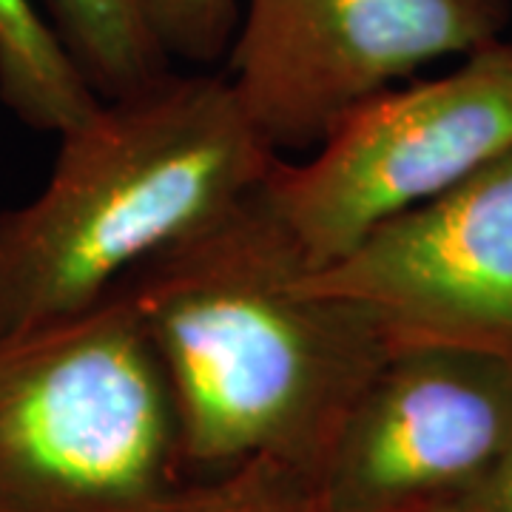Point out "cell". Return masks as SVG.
Wrapping results in <instances>:
<instances>
[{
  "label": "cell",
  "mask_w": 512,
  "mask_h": 512,
  "mask_svg": "<svg viewBox=\"0 0 512 512\" xmlns=\"http://www.w3.org/2000/svg\"><path fill=\"white\" fill-rule=\"evenodd\" d=\"M308 271L259 185L120 282L171 387L185 476L271 458L319 478L393 342Z\"/></svg>",
  "instance_id": "6da1fadb"
},
{
  "label": "cell",
  "mask_w": 512,
  "mask_h": 512,
  "mask_svg": "<svg viewBox=\"0 0 512 512\" xmlns=\"http://www.w3.org/2000/svg\"><path fill=\"white\" fill-rule=\"evenodd\" d=\"M57 137L40 194L0 214V333L92 308L245 200L279 160L225 74L168 72Z\"/></svg>",
  "instance_id": "7a4b0ae2"
},
{
  "label": "cell",
  "mask_w": 512,
  "mask_h": 512,
  "mask_svg": "<svg viewBox=\"0 0 512 512\" xmlns=\"http://www.w3.org/2000/svg\"><path fill=\"white\" fill-rule=\"evenodd\" d=\"M183 478L174 396L123 285L0 333V512H106Z\"/></svg>",
  "instance_id": "3957f363"
},
{
  "label": "cell",
  "mask_w": 512,
  "mask_h": 512,
  "mask_svg": "<svg viewBox=\"0 0 512 512\" xmlns=\"http://www.w3.org/2000/svg\"><path fill=\"white\" fill-rule=\"evenodd\" d=\"M512 148V40L453 72L384 89L345 111L305 163L276 160L262 183L313 271L387 220L433 200Z\"/></svg>",
  "instance_id": "277c9868"
},
{
  "label": "cell",
  "mask_w": 512,
  "mask_h": 512,
  "mask_svg": "<svg viewBox=\"0 0 512 512\" xmlns=\"http://www.w3.org/2000/svg\"><path fill=\"white\" fill-rule=\"evenodd\" d=\"M507 23L510 0H248L225 77L276 154L308 151L356 103Z\"/></svg>",
  "instance_id": "5b68a950"
},
{
  "label": "cell",
  "mask_w": 512,
  "mask_h": 512,
  "mask_svg": "<svg viewBox=\"0 0 512 512\" xmlns=\"http://www.w3.org/2000/svg\"><path fill=\"white\" fill-rule=\"evenodd\" d=\"M510 439V353L410 342L367 382L316 484L333 512H433L467 493Z\"/></svg>",
  "instance_id": "8992f818"
},
{
  "label": "cell",
  "mask_w": 512,
  "mask_h": 512,
  "mask_svg": "<svg viewBox=\"0 0 512 512\" xmlns=\"http://www.w3.org/2000/svg\"><path fill=\"white\" fill-rule=\"evenodd\" d=\"M379 319L393 348L453 342L512 356V148L305 274Z\"/></svg>",
  "instance_id": "52a82bcc"
},
{
  "label": "cell",
  "mask_w": 512,
  "mask_h": 512,
  "mask_svg": "<svg viewBox=\"0 0 512 512\" xmlns=\"http://www.w3.org/2000/svg\"><path fill=\"white\" fill-rule=\"evenodd\" d=\"M0 100L23 126L52 134L80 126L100 106L32 0H0Z\"/></svg>",
  "instance_id": "ba28073f"
},
{
  "label": "cell",
  "mask_w": 512,
  "mask_h": 512,
  "mask_svg": "<svg viewBox=\"0 0 512 512\" xmlns=\"http://www.w3.org/2000/svg\"><path fill=\"white\" fill-rule=\"evenodd\" d=\"M46 12L100 100L146 89L171 72L146 0H46Z\"/></svg>",
  "instance_id": "9c48e42d"
},
{
  "label": "cell",
  "mask_w": 512,
  "mask_h": 512,
  "mask_svg": "<svg viewBox=\"0 0 512 512\" xmlns=\"http://www.w3.org/2000/svg\"><path fill=\"white\" fill-rule=\"evenodd\" d=\"M106 512H333L316 478L271 458L208 476H185L163 493Z\"/></svg>",
  "instance_id": "30bf717a"
},
{
  "label": "cell",
  "mask_w": 512,
  "mask_h": 512,
  "mask_svg": "<svg viewBox=\"0 0 512 512\" xmlns=\"http://www.w3.org/2000/svg\"><path fill=\"white\" fill-rule=\"evenodd\" d=\"M165 55L211 66L228 55L239 23V0H146Z\"/></svg>",
  "instance_id": "8fae6325"
},
{
  "label": "cell",
  "mask_w": 512,
  "mask_h": 512,
  "mask_svg": "<svg viewBox=\"0 0 512 512\" xmlns=\"http://www.w3.org/2000/svg\"><path fill=\"white\" fill-rule=\"evenodd\" d=\"M433 512H512V439L467 493Z\"/></svg>",
  "instance_id": "7c38bea8"
}]
</instances>
